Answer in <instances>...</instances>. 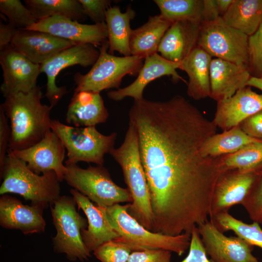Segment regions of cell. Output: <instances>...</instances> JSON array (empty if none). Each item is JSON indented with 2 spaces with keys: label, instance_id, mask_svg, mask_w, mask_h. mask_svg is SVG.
<instances>
[{
  "label": "cell",
  "instance_id": "cell-5",
  "mask_svg": "<svg viewBox=\"0 0 262 262\" xmlns=\"http://www.w3.org/2000/svg\"><path fill=\"white\" fill-rule=\"evenodd\" d=\"M0 187V195L19 194L32 204H53L60 197V187L53 171L36 174L26 164L8 150Z\"/></svg>",
  "mask_w": 262,
  "mask_h": 262
},
{
  "label": "cell",
  "instance_id": "cell-15",
  "mask_svg": "<svg viewBox=\"0 0 262 262\" xmlns=\"http://www.w3.org/2000/svg\"><path fill=\"white\" fill-rule=\"evenodd\" d=\"M26 29L46 32L77 44H89L96 47L108 40L105 22L82 24L61 16L39 20Z\"/></svg>",
  "mask_w": 262,
  "mask_h": 262
},
{
  "label": "cell",
  "instance_id": "cell-12",
  "mask_svg": "<svg viewBox=\"0 0 262 262\" xmlns=\"http://www.w3.org/2000/svg\"><path fill=\"white\" fill-rule=\"evenodd\" d=\"M207 255L214 262H259L251 246L240 237L225 235L210 220L197 226Z\"/></svg>",
  "mask_w": 262,
  "mask_h": 262
},
{
  "label": "cell",
  "instance_id": "cell-17",
  "mask_svg": "<svg viewBox=\"0 0 262 262\" xmlns=\"http://www.w3.org/2000/svg\"><path fill=\"white\" fill-rule=\"evenodd\" d=\"M180 63L172 62L163 57L158 53L146 57L143 65L136 79L128 86L112 90L107 93L109 98L120 101L126 97H131L135 100L143 98L145 87L152 81L163 76H171L174 82L180 80L187 83L177 72Z\"/></svg>",
  "mask_w": 262,
  "mask_h": 262
},
{
  "label": "cell",
  "instance_id": "cell-39",
  "mask_svg": "<svg viewBox=\"0 0 262 262\" xmlns=\"http://www.w3.org/2000/svg\"><path fill=\"white\" fill-rule=\"evenodd\" d=\"M180 262H214L207 257L197 227H194L191 234L188 254Z\"/></svg>",
  "mask_w": 262,
  "mask_h": 262
},
{
  "label": "cell",
  "instance_id": "cell-33",
  "mask_svg": "<svg viewBox=\"0 0 262 262\" xmlns=\"http://www.w3.org/2000/svg\"><path fill=\"white\" fill-rule=\"evenodd\" d=\"M210 220L222 232L232 230L251 246L262 248V229L258 223L246 224L234 218L228 212L219 213Z\"/></svg>",
  "mask_w": 262,
  "mask_h": 262
},
{
  "label": "cell",
  "instance_id": "cell-8",
  "mask_svg": "<svg viewBox=\"0 0 262 262\" xmlns=\"http://www.w3.org/2000/svg\"><path fill=\"white\" fill-rule=\"evenodd\" d=\"M64 180L73 189L102 207L107 208L122 202H131L128 189L122 188L112 180L103 165L84 169L77 164L66 165Z\"/></svg>",
  "mask_w": 262,
  "mask_h": 262
},
{
  "label": "cell",
  "instance_id": "cell-29",
  "mask_svg": "<svg viewBox=\"0 0 262 262\" xmlns=\"http://www.w3.org/2000/svg\"><path fill=\"white\" fill-rule=\"evenodd\" d=\"M261 141L247 135L239 125L208 138L202 145L201 153L204 157H219L235 153L246 145Z\"/></svg>",
  "mask_w": 262,
  "mask_h": 262
},
{
  "label": "cell",
  "instance_id": "cell-30",
  "mask_svg": "<svg viewBox=\"0 0 262 262\" xmlns=\"http://www.w3.org/2000/svg\"><path fill=\"white\" fill-rule=\"evenodd\" d=\"M24 2L37 21L55 16L77 21L86 17L79 0H25Z\"/></svg>",
  "mask_w": 262,
  "mask_h": 262
},
{
  "label": "cell",
  "instance_id": "cell-16",
  "mask_svg": "<svg viewBox=\"0 0 262 262\" xmlns=\"http://www.w3.org/2000/svg\"><path fill=\"white\" fill-rule=\"evenodd\" d=\"M262 171L240 172L230 170L224 172L214 190L210 219L217 214L229 212L230 207L241 204Z\"/></svg>",
  "mask_w": 262,
  "mask_h": 262
},
{
  "label": "cell",
  "instance_id": "cell-4",
  "mask_svg": "<svg viewBox=\"0 0 262 262\" xmlns=\"http://www.w3.org/2000/svg\"><path fill=\"white\" fill-rule=\"evenodd\" d=\"M128 207V204H117L106 208L109 220L119 235L113 240L126 245L132 251L163 249L181 256L189 248L190 234L170 236L151 231L129 213Z\"/></svg>",
  "mask_w": 262,
  "mask_h": 262
},
{
  "label": "cell",
  "instance_id": "cell-37",
  "mask_svg": "<svg viewBox=\"0 0 262 262\" xmlns=\"http://www.w3.org/2000/svg\"><path fill=\"white\" fill-rule=\"evenodd\" d=\"M253 222L262 225V173L241 203Z\"/></svg>",
  "mask_w": 262,
  "mask_h": 262
},
{
  "label": "cell",
  "instance_id": "cell-21",
  "mask_svg": "<svg viewBox=\"0 0 262 262\" xmlns=\"http://www.w3.org/2000/svg\"><path fill=\"white\" fill-rule=\"evenodd\" d=\"M78 209H82L87 218V229L81 231L82 241L88 250L94 251L101 245L119 236L111 225L106 208L94 204L86 196L75 189L70 190Z\"/></svg>",
  "mask_w": 262,
  "mask_h": 262
},
{
  "label": "cell",
  "instance_id": "cell-13",
  "mask_svg": "<svg viewBox=\"0 0 262 262\" xmlns=\"http://www.w3.org/2000/svg\"><path fill=\"white\" fill-rule=\"evenodd\" d=\"M66 150L59 137L51 130L35 145L23 150L11 151L34 173L40 175L53 171L62 181L67 171L64 164Z\"/></svg>",
  "mask_w": 262,
  "mask_h": 262
},
{
  "label": "cell",
  "instance_id": "cell-46",
  "mask_svg": "<svg viewBox=\"0 0 262 262\" xmlns=\"http://www.w3.org/2000/svg\"><path fill=\"white\" fill-rule=\"evenodd\" d=\"M247 86L254 87L262 91V79L251 77L248 81Z\"/></svg>",
  "mask_w": 262,
  "mask_h": 262
},
{
  "label": "cell",
  "instance_id": "cell-11",
  "mask_svg": "<svg viewBox=\"0 0 262 262\" xmlns=\"http://www.w3.org/2000/svg\"><path fill=\"white\" fill-rule=\"evenodd\" d=\"M99 50L93 45L79 44L67 48L40 65V72L47 78L45 96L53 107L67 93L65 86H58L56 79L63 69L74 65L86 67L92 66L99 55Z\"/></svg>",
  "mask_w": 262,
  "mask_h": 262
},
{
  "label": "cell",
  "instance_id": "cell-9",
  "mask_svg": "<svg viewBox=\"0 0 262 262\" xmlns=\"http://www.w3.org/2000/svg\"><path fill=\"white\" fill-rule=\"evenodd\" d=\"M73 197L60 196L51 205L50 211L56 235L52 238L56 252L65 253L70 261L87 260L90 252L85 246L81 231L88 222L76 211Z\"/></svg>",
  "mask_w": 262,
  "mask_h": 262
},
{
  "label": "cell",
  "instance_id": "cell-38",
  "mask_svg": "<svg viewBox=\"0 0 262 262\" xmlns=\"http://www.w3.org/2000/svg\"><path fill=\"white\" fill-rule=\"evenodd\" d=\"M84 15L95 23L105 22L106 12L111 6L110 0H79Z\"/></svg>",
  "mask_w": 262,
  "mask_h": 262
},
{
  "label": "cell",
  "instance_id": "cell-7",
  "mask_svg": "<svg viewBox=\"0 0 262 262\" xmlns=\"http://www.w3.org/2000/svg\"><path fill=\"white\" fill-rule=\"evenodd\" d=\"M51 130L59 137L67 150L65 165L79 162L103 165L104 156L113 148L116 132L104 135L95 126L76 127L64 124L57 120L51 122Z\"/></svg>",
  "mask_w": 262,
  "mask_h": 262
},
{
  "label": "cell",
  "instance_id": "cell-26",
  "mask_svg": "<svg viewBox=\"0 0 262 262\" xmlns=\"http://www.w3.org/2000/svg\"><path fill=\"white\" fill-rule=\"evenodd\" d=\"M172 24L159 14L150 16L145 24L132 29L129 43L131 55L145 59L158 53L161 41Z\"/></svg>",
  "mask_w": 262,
  "mask_h": 262
},
{
  "label": "cell",
  "instance_id": "cell-22",
  "mask_svg": "<svg viewBox=\"0 0 262 262\" xmlns=\"http://www.w3.org/2000/svg\"><path fill=\"white\" fill-rule=\"evenodd\" d=\"M250 77L247 65L213 58L210 65V98L218 101L231 97L247 86Z\"/></svg>",
  "mask_w": 262,
  "mask_h": 262
},
{
  "label": "cell",
  "instance_id": "cell-14",
  "mask_svg": "<svg viewBox=\"0 0 262 262\" xmlns=\"http://www.w3.org/2000/svg\"><path fill=\"white\" fill-rule=\"evenodd\" d=\"M0 64L3 71L0 91L5 98L18 93H28L37 86L40 65L15 51L11 45L0 50Z\"/></svg>",
  "mask_w": 262,
  "mask_h": 262
},
{
  "label": "cell",
  "instance_id": "cell-32",
  "mask_svg": "<svg viewBox=\"0 0 262 262\" xmlns=\"http://www.w3.org/2000/svg\"><path fill=\"white\" fill-rule=\"evenodd\" d=\"M221 164L225 171H262V141L249 144L235 153L226 155L221 158Z\"/></svg>",
  "mask_w": 262,
  "mask_h": 262
},
{
  "label": "cell",
  "instance_id": "cell-23",
  "mask_svg": "<svg viewBox=\"0 0 262 262\" xmlns=\"http://www.w3.org/2000/svg\"><path fill=\"white\" fill-rule=\"evenodd\" d=\"M200 23L191 20L172 23L164 34L158 52L167 60L180 63L197 46Z\"/></svg>",
  "mask_w": 262,
  "mask_h": 262
},
{
  "label": "cell",
  "instance_id": "cell-31",
  "mask_svg": "<svg viewBox=\"0 0 262 262\" xmlns=\"http://www.w3.org/2000/svg\"><path fill=\"white\" fill-rule=\"evenodd\" d=\"M160 16L173 23L181 20L201 21L203 0H154Z\"/></svg>",
  "mask_w": 262,
  "mask_h": 262
},
{
  "label": "cell",
  "instance_id": "cell-43",
  "mask_svg": "<svg viewBox=\"0 0 262 262\" xmlns=\"http://www.w3.org/2000/svg\"><path fill=\"white\" fill-rule=\"evenodd\" d=\"M219 17L216 0H203L201 22L213 21Z\"/></svg>",
  "mask_w": 262,
  "mask_h": 262
},
{
  "label": "cell",
  "instance_id": "cell-6",
  "mask_svg": "<svg viewBox=\"0 0 262 262\" xmlns=\"http://www.w3.org/2000/svg\"><path fill=\"white\" fill-rule=\"evenodd\" d=\"M108 40L99 48V55L86 74L76 73L74 81L76 87L75 92L91 91L100 92L111 88H120L123 78L127 75H138L144 58L131 55L118 57L108 52Z\"/></svg>",
  "mask_w": 262,
  "mask_h": 262
},
{
  "label": "cell",
  "instance_id": "cell-1",
  "mask_svg": "<svg viewBox=\"0 0 262 262\" xmlns=\"http://www.w3.org/2000/svg\"><path fill=\"white\" fill-rule=\"evenodd\" d=\"M138 135L154 218L179 221L211 206L225 172L221 158L204 157V142L217 127L183 96L164 101L134 100L129 113Z\"/></svg>",
  "mask_w": 262,
  "mask_h": 262
},
{
  "label": "cell",
  "instance_id": "cell-27",
  "mask_svg": "<svg viewBox=\"0 0 262 262\" xmlns=\"http://www.w3.org/2000/svg\"><path fill=\"white\" fill-rule=\"evenodd\" d=\"M136 13L131 6L121 12L119 6L110 7L107 11L105 23L108 32V52L113 54L117 51L123 56L131 55L130 39L132 29L130 22Z\"/></svg>",
  "mask_w": 262,
  "mask_h": 262
},
{
  "label": "cell",
  "instance_id": "cell-25",
  "mask_svg": "<svg viewBox=\"0 0 262 262\" xmlns=\"http://www.w3.org/2000/svg\"><path fill=\"white\" fill-rule=\"evenodd\" d=\"M213 57L197 46L180 63L188 77L187 93L195 100L210 97V65Z\"/></svg>",
  "mask_w": 262,
  "mask_h": 262
},
{
  "label": "cell",
  "instance_id": "cell-45",
  "mask_svg": "<svg viewBox=\"0 0 262 262\" xmlns=\"http://www.w3.org/2000/svg\"><path fill=\"white\" fill-rule=\"evenodd\" d=\"M234 0H216L217 7L220 17L228 11Z\"/></svg>",
  "mask_w": 262,
  "mask_h": 262
},
{
  "label": "cell",
  "instance_id": "cell-24",
  "mask_svg": "<svg viewBox=\"0 0 262 262\" xmlns=\"http://www.w3.org/2000/svg\"><path fill=\"white\" fill-rule=\"evenodd\" d=\"M109 113L99 92H74L68 105L66 121L74 127H92L103 123Z\"/></svg>",
  "mask_w": 262,
  "mask_h": 262
},
{
  "label": "cell",
  "instance_id": "cell-40",
  "mask_svg": "<svg viewBox=\"0 0 262 262\" xmlns=\"http://www.w3.org/2000/svg\"><path fill=\"white\" fill-rule=\"evenodd\" d=\"M171 252L163 249L132 251L128 262H171Z\"/></svg>",
  "mask_w": 262,
  "mask_h": 262
},
{
  "label": "cell",
  "instance_id": "cell-34",
  "mask_svg": "<svg viewBox=\"0 0 262 262\" xmlns=\"http://www.w3.org/2000/svg\"><path fill=\"white\" fill-rule=\"evenodd\" d=\"M0 11L7 16L8 23L17 30L26 29L37 21L19 0H0Z\"/></svg>",
  "mask_w": 262,
  "mask_h": 262
},
{
  "label": "cell",
  "instance_id": "cell-19",
  "mask_svg": "<svg viewBox=\"0 0 262 262\" xmlns=\"http://www.w3.org/2000/svg\"><path fill=\"white\" fill-rule=\"evenodd\" d=\"M262 109V94L247 86L231 97L217 101L213 121L223 131L239 126L244 120Z\"/></svg>",
  "mask_w": 262,
  "mask_h": 262
},
{
  "label": "cell",
  "instance_id": "cell-18",
  "mask_svg": "<svg viewBox=\"0 0 262 262\" xmlns=\"http://www.w3.org/2000/svg\"><path fill=\"white\" fill-rule=\"evenodd\" d=\"M75 45L46 32L26 29L18 30L11 43L13 49L38 65Z\"/></svg>",
  "mask_w": 262,
  "mask_h": 262
},
{
  "label": "cell",
  "instance_id": "cell-28",
  "mask_svg": "<svg viewBox=\"0 0 262 262\" xmlns=\"http://www.w3.org/2000/svg\"><path fill=\"white\" fill-rule=\"evenodd\" d=\"M221 17L228 25L249 36L262 23V0H234Z\"/></svg>",
  "mask_w": 262,
  "mask_h": 262
},
{
  "label": "cell",
  "instance_id": "cell-41",
  "mask_svg": "<svg viewBox=\"0 0 262 262\" xmlns=\"http://www.w3.org/2000/svg\"><path fill=\"white\" fill-rule=\"evenodd\" d=\"M11 130L2 107L0 106V176L2 178L10 138Z\"/></svg>",
  "mask_w": 262,
  "mask_h": 262
},
{
  "label": "cell",
  "instance_id": "cell-36",
  "mask_svg": "<svg viewBox=\"0 0 262 262\" xmlns=\"http://www.w3.org/2000/svg\"><path fill=\"white\" fill-rule=\"evenodd\" d=\"M132 252L126 245L111 240L101 245L93 253L101 262H128Z\"/></svg>",
  "mask_w": 262,
  "mask_h": 262
},
{
  "label": "cell",
  "instance_id": "cell-35",
  "mask_svg": "<svg viewBox=\"0 0 262 262\" xmlns=\"http://www.w3.org/2000/svg\"><path fill=\"white\" fill-rule=\"evenodd\" d=\"M247 66L251 77L262 79V23L248 38Z\"/></svg>",
  "mask_w": 262,
  "mask_h": 262
},
{
  "label": "cell",
  "instance_id": "cell-10",
  "mask_svg": "<svg viewBox=\"0 0 262 262\" xmlns=\"http://www.w3.org/2000/svg\"><path fill=\"white\" fill-rule=\"evenodd\" d=\"M248 38L220 17L213 21L201 22L197 46L212 57L247 65Z\"/></svg>",
  "mask_w": 262,
  "mask_h": 262
},
{
  "label": "cell",
  "instance_id": "cell-20",
  "mask_svg": "<svg viewBox=\"0 0 262 262\" xmlns=\"http://www.w3.org/2000/svg\"><path fill=\"white\" fill-rule=\"evenodd\" d=\"M47 207L43 204H23L18 199L3 195L0 198V224L7 229H16L25 234L45 231L46 222L43 212Z\"/></svg>",
  "mask_w": 262,
  "mask_h": 262
},
{
  "label": "cell",
  "instance_id": "cell-42",
  "mask_svg": "<svg viewBox=\"0 0 262 262\" xmlns=\"http://www.w3.org/2000/svg\"><path fill=\"white\" fill-rule=\"evenodd\" d=\"M239 126L249 136L262 140V109L244 120Z\"/></svg>",
  "mask_w": 262,
  "mask_h": 262
},
{
  "label": "cell",
  "instance_id": "cell-44",
  "mask_svg": "<svg viewBox=\"0 0 262 262\" xmlns=\"http://www.w3.org/2000/svg\"><path fill=\"white\" fill-rule=\"evenodd\" d=\"M10 24L0 22V50H1L11 45L17 31Z\"/></svg>",
  "mask_w": 262,
  "mask_h": 262
},
{
  "label": "cell",
  "instance_id": "cell-3",
  "mask_svg": "<svg viewBox=\"0 0 262 262\" xmlns=\"http://www.w3.org/2000/svg\"><path fill=\"white\" fill-rule=\"evenodd\" d=\"M120 165L132 198L128 212L140 224L152 231L153 216L149 189L142 165L138 135L134 124L129 127L121 146L109 153Z\"/></svg>",
  "mask_w": 262,
  "mask_h": 262
},
{
  "label": "cell",
  "instance_id": "cell-2",
  "mask_svg": "<svg viewBox=\"0 0 262 262\" xmlns=\"http://www.w3.org/2000/svg\"><path fill=\"white\" fill-rule=\"evenodd\" d=\"M41 87L36 86L28 93H18L5 98L0 104L10 121L9 149L28 148L40 141L51 129L52 107L42 103Z\"/></svg>",
  "mask_w": 262,
  "mask_h": 262
}]
</instances>
